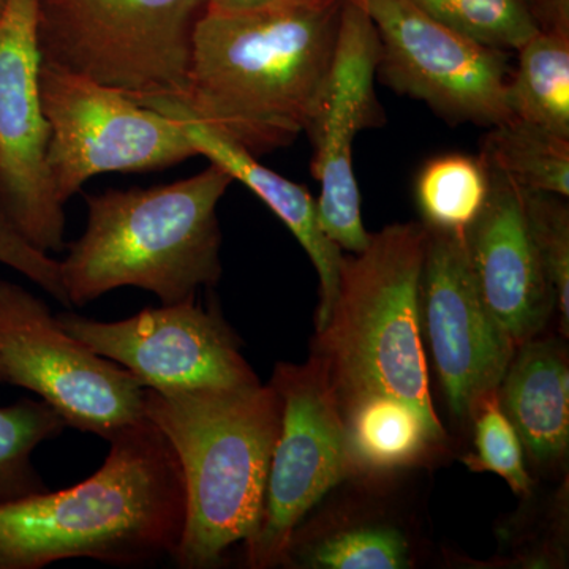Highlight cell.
Here are the masks:
<instances>
[{
    "label": "cell",
    "instance_id": "23",
    "mask_svg": "<svg viewBox=\"0 0 569 569\" xmlns=\"http://www.w3.org/2000/svg\"><path fill=\"white\" fill-rule=\"evenodd\" d=\"M67 425L43 400L24 399L0 407V501L47 490L32 466L43 441L58 438Z\"/></svg>",
    "mask_w": 569,
    "mask_h": 569
},
{
    "label": "cell",
    "instance_id": "3",
    "mask_svg": "<svg viewBox=\"0 0 569 569\" xmlns=\"http://www.w3.org/2000/svg\"><path fill=\"white\" fill-rule=\"evenodd\" d=\"M144 417L173 448L186 520L173 560L182 569L220 567L250 541L263 515L280 397L272 385L159 392L146 388Z\"/></svg>",
    "mask_w": 569,
    "mask_h": 569
},
{
    "label": "cell",
    "instance_id": "19",
    "mask_svg": "<svg viewBox=\"0 0 569 569\" xmlns=\"http://www.w3.org/2000/svg\"><path fill=\"white\" fill-rule=\"evenodd\" d=\"M509 81L512 119L569 138V33L538 31L518 51Z\"/></svg>",
    "mask_w": 569,
    "mask_h": 569
},
{
    "label": "cell",
    "instance_id": "29",
    "mask_svg": "<svg viewBox=\"0 0 569 569\" xmlns=\"http://www.w3.org/2000/svg\"><path fill=\"white\" fill-rule=\"evenodd\" d=\"M279 2V0H206V10L209 11H239L258 9V7L269 6V3Z\"/></svg>",
    "mask_w": 569,
    "mask_h": 569
},
{
    "label": "cell",
    "instance_id": "30",
    "mask_svg": "<svg viewBox=\"0 0 569 569\" xmlns=\"http://www.w3.org/2000/svg\"><path fill=\"white\" fill-rule=\"evenodd\" d=\"M7 0H0V17H2L3 9H6Z\"/></svg>",
    "mask_w": 569,
    "mask_h": 569
},
{
    "label": "cell",
    "instance_id": "6",
    "mask_svg": "<svg viewBox=\"0 0 569 569\" xmlns=\"http://www.w3.org/2000/svg\"><path fill=\"white\" fill-rule=\"evenodd\" d=\"M206 0H37L41 63L130 97L179 96Z\"/></svg>",
    "mask_w": 569,
    "mask_h": 569
},
{
    "label": "cell",
    "instance_id": "27",
    "mask_svg": "<svg viewBox=\"0 0 569 569\" xmlns=\"http://www.w3.org/2000/svg\"><path fill=\"white\" fill-rule=\"evenodd\" d=\"M0 264L9 266L13 271L20 272L26 279L39 284L52 298L62 305L69 306L61 279L59 261L50 253L41 252L29 244L20 231L11 222L9 213L0 200Z\"/></svg>",
    "mask_w": 569,
    "mask_h": 569
},
{
    "label": "cell",
    "instance_id": "16",
    "mask_svg": "<svg viewBox=\"0 0 569 569\" xmlns=\"http://www.w3.org/2000/svg\"><path fill=\"white\" fill-rule=\"evenodd\" d=\"M142 104L173 116L181 122L190 144L209 162L222 168L233 181L244 183L279 217L309 254L320 279V306L317 331L325 328L339 295L343 250L326 236L318 220L317 200L299 186L258 162L257 156L241 144L211 129L173 96L132 97Z\"/></svg>",
    "mask_w": 569,
    "mask_h": 569
},
{
    "label": "cell",
    "instance_id": "7",
    "mask_svg": "<svg viewBox=\"0 0 569 569\" xmlns=\"http://www.w3.org/2000/svg\"><path fill=\"white\" fill-rule=\"evenodd\" d=\"M40 92L51 130L48 167L62 204L96 176L164 170L198 156L178 119L121 89L41 63Z\"/></svg>",
    "mask_w": 569,
    "mask_h": 569
},
{
    "label": "cell",
    "instance_id": "21",
    "mask_svg": "<svg viewBox=\"0 0 569 569\" xmlns=\"http://www.w3.org/2000/svg\"><path fill=\"white\" fill-rule=\"evenodd\" d=\"M481 156L522 189L569 194V138L509 119L489 127Z\"/></svg>",
    "mask_w": 569,
    "mask_h": 569
},
{
    "label": "cell",
    "instance_id": "26",
    "mask_svg": "<svg viewBox=\"0 0 569 569\" xmlns=\"http://www.w3.org/2000/svg\"><path fill=\"white\" fill-rule=\"evenodd\" d=\"M475 455L463 462L473 471H490L508 482L516 493H530L531 479L523 463L518 432L498 403V391L482 397L473 408Z\"/></svg>",
    "mask_w": 569,
    "mask_h": 569
},
{
    "label": "cell",
    "instance_id": "13",
    "mask_svg": "<svg viewBox=\"0 0 569 569\" xmlns=\"http://www.w3.org/2000/svg\"><path fill=\"white\" fill-rule=\"evenodd\" d=\"M426 230L419 296L421 331L432 351L449 410L467 419L482 397L498 391L518 347L479 295L463 233Z\"/></svg>",
    "mask_w": 569,
    "mask_h": 569
},
{
    "label": "cell",
    "instance_id": "22",
    "mask_svg": "<svg viewBox=\"0 0 569 569\" xmlns=\"http://www.w3.org/2000/svg\"><path fill=\"white\" fill-rule=\"evenodd\" d=\"M490 192L488 162L479 153H443L427 160L415 186L422 223L463 233L485 208Z\"/></svg>",
    "mask_w": 569,
    "mask_h": 569
},
{
    "label": "cell",
    "instance_id": "4",
    "mask_svg": "<svg viewBox=\"0 0 569 569\" xmlns=\"http://www.w3.org/2000/svg\"><path fill=\"white\" fill-rule=\"evenodd\" d=\"M233 178L217 164L151 189L88 194V224L59 261L69 306L116 288L151 291L162 305L194 298L222 276L217 206Z\"/></svg>",
    "mask_w": 569,
    "mask_h": 569
},
{
    "label": "cell",
    "instance_id": "12",
    "mask_svg": "<svg viewBox=\"0 0 569 569\" xmlns=\"http://www.w3.org/2000/svg\"><path fill=\"white\" fill-rule=\"evenodd\" d=\"M37 0H7L0 17V200L41 252H61L66 213L48 167L50 122L40 92Z\"/></svg>",
    "mask_w": 569,
    "mask_h": 569
},
{
    "label": "cell",
    "instance_id": "25",
    "mask_svg": "<svg viewBox=\"0 0 569 569\" xmlns=\"http://www.w3.org/2000/svg\"><path fill=\"white\" fill-rule=\"evenodd\" d=\"M527 219L546 277L552 284L560 328H569V208L559 194L523 189Z\"/></svg>",
    "mask_w": 569,
    "mask_h": 569
},
{
    "label": "cell",
    "instance_id": "1",
    "mask_svg": "<svg viewBox=\"0 0 569 569\" xmlns=\"http://www.w3.org/2000/svg\"><path fill=\"white\" fill-rule=\"evenodd\" d=\"M343 0H279L209 11L194 26L189 73L173 96L253 156L312 132L328 93Z\"/></svg>",
    "mask_w": 569,
    "mask_h": 569
},
{
    "label": "cell",
    "instance_id": "5",
    "mask_svg": "<svg viewBox=\"0 0 569 569\" xmlns=\"http://www.w3.org/2000/svg\"><path fill=\"white\" fill-rule=\"evenodd\" d=\"M426 241L425 223H395L370 234L361 252L343 254L339 295L317 331L313 355L325 362L339 408L365 397H392L445 432L422 346Z\"/></svg>",
    "mask_w": 569,
    "mask_h": 569
},
{
    "label": "cell",
    "instance_id": "2",
    "mask_svg": "<svg viewBox=\"0 0 569 569\" xmlns=\"http://www.w3.org/2000/svg\"><path fill=\"white\" fill-rule=\"evenodd\" d=\"M110 445L103 466L80 485L0 501V569L69 559L141 568L173 559L186 520L173 448L148 418Z\"/></svg>",
    "mask_w": 569,
    "mask_h": 569
},
{
    "label": "cell",
    "instance_id": "9",
    "mask_svg": "<svg viewBox=\"0 0 569 569\" xmlns=\"http://www.w3.org/2000/svg\"><path fill=\"white\" fill-rule=\"evenodd\" d=\"M376 26L381 81L449 122L493 127L512 119L508 52L441 24L410 0H348Z\"/></svg>",
    "mask_w": 569,
    "mask_h": 569
},
{
    "label": "cell",
    "instance_id": "18",
    "mask_svg": "<svg viewBox=\"0 0 569 569\" xmlns=\"http://www.w3.org/2000/svg\"><path fill=\"white\" fill-rule=\"evenodd\" d=\"M350 475H385L425 463L447 445L413 408L392 397H365L339 408Z\"/></svg>",
    "mask_w": 569,
    "mask_h": 569
},
{
    "label": "cell",
    "instance_id": "24",
    "mask_svg": "<svg viewBox=\"0 0 569 569\" xmlns=\"http://www.w3.org/2000/svg\"><path fill=\"white\" fill-rule=\"evenodd\" d=\"M433 20L479 43L518 51L539 31L529 0H410Z\"/></svg>",
    "mask_w": 569,
    "mask_h": 569
},
{
    "label": "cell",
    "instance_id": "11",
    "mask_svg": "<svg viewBox=\"0 0 569 569\" xmlns=\"http://www.w3.org/2000/svg\"><path fill=\"white\" fill-rule=\"evenodd\" d=\"M67 335L93 353L129 370L159 392L231 389L258 383L239 350V340L217 310L194 298L144 309L119 321L61 313Z\"/></svg>",
    "mask_w": 569,
    "mask_h": 569
},
{
    "label": "cell",
    "instance_id": "8",
    "mask_svg": "<svg viewBox=\"0 0 569 569\" xmlns=\"http://www.w3.org/2000/svg\"><path fill=\"white\" fill-rule=\"evenodd\" d=\"M0 383L36 392L67 427L110 441L144 419L140 381L67 335L50 307L0 280Z\"/></svg>",
    "mask_w": 569,
    "mask_h": 569
},
{
    "label": "cell",
    "instance_id": "10",
    "mask_svg": "<svg viewBox=\"0 0 569 569\" xmlns=\"http://www.w3.org/2000/svg\"><path fill=\"white\" fill-rule=\"evenodd\" d=\"M271 385L282 417L263 515L257 533L246 542V563L254 569L282 565L307 512L350 477L342 418L325 362L316 355L305 365L280 362Z\"/></svg>",
    "mask_w": 569,
    "mask_h": 569
},
{
    "label": "cell",
    "instance_id": "15",
    "mask_svg": "<svg viewBox=\"0 0 569 569\" xmlns=\"http://www.w3.org/2000/svg\"><path fill=\"white\" fill-rule=\"evenodd\" d=\"M488 167V201L463 239L482 301L519 347L548 326L557 298L531 236L522 187Z\"/></svg>",
    "mask_w": 569,
    "mask_h": 569
},
{
    "label": "cell",
    "instance_id": "20",
    "mask_svg": "<svg viewBox=\"0 0 569 569\" xmlns=\"http://www.w3.org/2000/svg\"><path fill=\"white\" fill-rule=\"evenodd\" d=\"M413 550L402 530L388 522L348 523L317 537L295 533L282 565L313 569H406Z\"/></svg>",
    "mask_w": 569,
    "mask_h": 569
},
{
    "label": "cell",
    "instance_id": "17",
    "mask_svg": "<svg viewBox=\"0 0 569 569\" xmlns=\"http://www.w3.org/2000/svg\"><path fill=\"white\" fill-rule=\"evenodd\" d=\"M498 403L538 466H553L569 447V369L553 340H527L516 348L498 388Z\"/></svg>",
    "mask_w": 569,
    "mask_h": 569
},
{
    "label": "cell",
    "instance_id": "28",
    "mask_svg": "<svg viewBox=\"0 0 569 569\" xmlns=\"http://www.w3.org/2000/svg\"><path fill=\"white\" fill-rule=\"evenodd\" d=\"M539 31L569 33V0H529Z\"/></svg>",
    "mask_w": 569,
    "mask_h": 569
},
{
    "label": "cell",
    "instance_id": "14",
    "mask_svg": "<svg viewBox=\"0 0 569 569\" xmlns=\"http://www.w3.org/2000/svg\"><path fill=\"white\" fill-rule=\"evenodd\" d=\"M378 62L376 26L359 7L343 0L328 93L309 138L316 149L310 170L320 183L318 220L326 236L348 253L361 252L370 239L362 222L353 141L362 130L385 123L373 88Z\"/></svg>",
    "mask_w": 569,
    "mask_h": 569
}]
</instances>
